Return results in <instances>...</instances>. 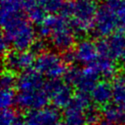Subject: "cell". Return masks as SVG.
I'll return each instance as SVG.
<instances>
[{
  "label": "cell",
  "instance_id": "obj_30",
  "mask_svg": "<svg viewBox=\"0 0 125 125\" xmlns=\"http://www.w3.org/2000/svg\"><path fill=\"white\" fill-rule=\"evenodd\" d=\"M96 125H118V124H116V123H114V122H111V121H109V120H106V119H104V118H102Z\"/></svg>",
  "mask_w": 125,
  "mask_h": 125
},
{
  "label": "cell",
  "instance_id": "obj_14",
  "mask_svg": "<svg viewBox=\"0 0 125 125\" xmlns=\"http://www.w3.org/2000/svg\"><path fill=\"white\" fill-rule=\"evenodd\" d=\"M91 101L96 106H105L112 100V84L106 80L99 81L90 93Z\"/></svg>",
  "mask_w": 125,
  "mask_h": 125
},
{
  "label": "cell",
  "instance_id": "obj_20",
  "mask_svg": "<svg viewBox=\"0 0 125 125\" xmlns=\"http://www.w3.org/2000/svg\"><path fill=\"white\" fill-rule=\"evenodd\" d=\"M26 0H1V14L21 13Z\"/></svg>",
  "mask_w": 125,
  "mask_h": 125
},
{
  "label": "cell",
  "instance_id": "obj_6",
  "mask_svg": "<svg viewBox=\"0 0 125 125\" xmlns=\"http://www.w3.org/2000/svg\"><path fill=\"white\" fill-rule=\"evenodd\" d=\"M90 94L77 92L70 104L63 109L62 119L64 125H88L86 110L91 105Z\"/></svg>",
  "mask_w": 125,
  "mask_h": 125
},
{
  "label": "cell",
  "instance_id": "obj_28",
  "mask_svg": "<svg viewBox=\"0 0 125 125\" xmlns=\"http://www.w3.org/2000/svg\"><path fill=\"white\" fill-rule=\"evenodd\" d=\"M62 60L63 62L66 63V64H72L74 62H76V56H75V53H74V50H68V51H65L62 53Z\"/></svg>",
  "mask_w": 125,
  "mask_h": 125
},
{
  "label": "cell",
  "instance_id": "obj_3",
  "mask_svg": "<svg viewBox=\"0 0 125 125\" xmlns=\"http://www.w3.org/2000/svg\"><path fill=\"white\" fill-rule=\"evenodd\" d=\"M97 11L98 8L92 0H75L65 2L61 12L71 20L70 23L75 35H82L94 29Z\"/></svg>",
  "mask_w": 125,
  "mask_h": 125
},
{
  "label": "cell",
  "instance_id": "obj_35",
  "mask_svg": "<svg viewBox=\"0 0 125 125\" xmlns=\"http://www.w3.org/2000/svg\"><path fill=\"white\" fill-rule=\"evenodd\" d=\"M63 125H64V124H63Z\"/></svg>",
  "mask_w": 125,
  "mask_h": 125
},
{
  "label": "cell",
  "instance_id": "obj_33",
  "mask_svg": "<svg viewBox=\"0 0 125 125\" xmlns=\"http://www.w3.org/2000/svg\"><path fill=\"white\" fill-rule=\"evenodd\" d=\"M124 111H125V109H124ZM124 124H125V118H124Z\"/></svg>",
  "mask_w": 125,
  "mask_h": 125
},
{
  "label": "cell",
  "instance_id": "obj_11",
  "mask_svg": "<svg viewBox=\"0 0 125 125\" xmlns=\"http://www.w3.org/2000/svg\"><path fill=\"white\" fill-rule=\"evenodd\" d=\"M30 125H59L62 115L59 108L55 106H46L44 108L30 111L24 118Z\"/></svg>",
  "mask_w": 125,
  "mask_h": 125
},
{
  "label": "cell",
  "instance_id": "obj_19",
  "mask_svg": "<svg viewBox=\"0 0 125 125\" xmlns=\"http://www.w3.org/2000/svg\"><path fill=\"white\" fill-rule=\"evenodd\" d=\"M102 115H103V118L118 124L122 121L124 122L125 111L122 107H120L115 104H108L107 105L103 107Z\"/></svg>",
  "mask_w": 125,
  "mask_h": 125
},
{
  "label": "cell",
  "instance_id": "obj_34",
  "mask_svg": "<svg viewBox=\"0 0 125 125\" xmlns=\"http://www.w3.org/2000/svg\"><path fill=\"white\" fill-rule=\"evenodd\" d=\"M102 1H106V0H102Z\"/></svg>",
  "mask_w": 125,
  "mask_h": 125
},
{
  "label": "cell",
  "instance_id": "obj_26",
  "mask_svg": "<svg viewBox=\"0 0 125 125\" xmlns=\"http://www.w3.org/2000/svg\"><path fill=\"white\" fill-rule=\"evenodd\" d=\"M101 113L96 105H90L86 110V120L88 125H96L101 120Z\"/></svg>",
  "mask_w": 125,
  "mask_h": 125
},
{
  "label": "cell",
  "instance_id": "obj_4",
  "mask_svg": "<svg viewBox=\"0 0 125 125\" xmlns=\"http://www.w3.org/2000/svg\"><path fill=\"white\" fill-rule=\"evenodd\" d=\"M35 69L50 80H59L63 77L67 66L62 57L57 52L46 51L36 57Z\"/></svg>",
  "mask_w": 125,
  "mask_h": 125
},
{
  "label": "cell",
  "instance_id": "obj_13",
  "mask_svg": "<svg viewBox=\"0 0 125 125\" xmlns=\"http://www.w3.org/2000/svg\"><path fill=\"white\" fill-rule=\"evenodd\" d=\"M74 53L77 62L89 65L99 58L98 44L91 39H81L75 45Z\"/></svg>",
  "mask_w": 125,
  "mask_h": 125
},
{
  "label": "cell",
  "instance_id": "obj_16",
  "mask_svg": "<svg viewBox=\"0 0 125 125\" xmlns=\"http://www.w3.org/2000/svg\"><path fill=\"white\" fill-rule=\"evenodd\" d=\"M91 64L96 68L99 75L102 76L104 78V80L108 81L109 79L116 78L117 68L114 63V61L99 56V58Z\"/></svg>",
  "mask_w": 125,
  "mask_h": 125
},
{
  "label": "cell",
  "instance_id": "obj_24",
  "mask_svg": "<svg viewBox=\"0 0 125 125\" xmlns=\"http://www.w3.org/2000/svg\"><path fill=\"white\" fill-rule=\"evenodd\" d=\"M17 77L14 72L5 69L1 77V87L2 89H14L17 87Z\"/></svg>",
  "mask_w": 125,
  "mask_h": 125
},
{
  "label": "cell",
  "instance_id": "obj_8",
  "mask_svg": "<svg viewBox=\"0 0 125 125\" xmlns=\"http://www.w3.org/2000/svg\"><path fill=\"white\" fill-rule=\"evenodd\" d=\"M97 44L100 57L112 61H122L125 51V33L116 32Z\"/></svg>",
  "mask_w": 125,
  "mask_h": 125
},
{
  "label": "cell",
  "instance_id": "obj_2",
  "mask_svg": "<svg viewBox=\"0 0 125 125\" xmlns=\"http://www.w3.org/2000/svg\"><path fill=\"white\" fill-rule=\"evenodd\" d=\"M3 35L17 51H26L31 48L36 40L33 25L21 14H1Z\"/></svg>",
  "mask_w": 125,
  "mask_h": 125
},
{
  "label": "cell",
  "instance_id": "obj_27",
  "mask_svg": "<svg viewBox=\"0 0 125 125\" xmlns=\"http://www.w3.org/2000/svg\"><path fill=\"white\" fill-rule=\"evenodd\" d=\"M30 51L34 54V55H40L44 52H46V43L44 42V40L40 39V40H35V42L33 43V45L30 48Z\"/></svg>",
  "mask_w": 125,
  "mask_h": 125
},
{
  "label": "cell",
  "instance_id": "obj_12",
  "mask_svg": "<svg viewBox=\"0 0 125 125\" xmlns=\"http://www.w3.org/2000/svg\"><path fill=\"white\" fill-rule=\"evenodd\" d=\"M43 77L44 76L35 68L27 69L19 75L17 79V89L19 92L43 89L46 84Z\"/></svg>",
  "mask_w": 125,
  "mask_h": 125
},
{
  "label": "cell",
  "instance_id": "obj_21",
  "mask_svg": "<svg viewBox=\"0 0 125 125\" xmlns=\"http://www.w3.org/2000/svg\"><path fill=\"white\" fill-rule=\"evenodd\" d=\"M17 95L14 89H1L0 93V106L2 109L11 108L14 104H16Z\"/></svg>",
  "mask_w": 125,
  "mask_h": 125
},
{
  "label": "cell",
  "instance_id": "obj_17",
  "mask_svg": "<svg viewBox=\"0 0 125 125\" xmlns=\"http://www.w3.org/2000/svg\"><path fill=\"white\" fill-rule=\"evenodd\" d=\"M26 19L31 22L40 23L45 18V10L39 4L38 0H26L23 6Z\"/></svg>",
  "mask_w": 125,
  "mask_h": 125
},
{
  "label": "cell",
  "instance_id": "obj_10",
  "mask_svg": "<svg viewBox=\"0 0 125 125\" xmlns=\"http://www.w3.org/2000/svg\"><path fill=\"white\" fill-rule=\"evenodd\" d=\"M35 55L30 51H10L4 56V65L7 70L14 73L23 72L35 64Z\"/></svg>",
  "mask_w": 125,
  "mask_h": 125
},
{
  "label": "cell",
  "instance_id": "obj_9",
  "mask_svg": "<svg viewBox=\"0 0 125 125\" xmlns=\"http://www.w3.org/2000/svg\"><path fill=\"white\" fill-rule=\"evenodd\" d=\"M49 101V95L44 87L43 89L36 91L18 92L16 104L21 110H27L30 112L46 107Z\"/></svg>",
  "mask_w": 125,
  "mask_h": 125
},
{
  "label": "cell",
  "instance_id": "obj_29",
  "mask_svg": "<svg viewBox=\"0 0 125 125\" xmlns=\"http://www.w3.org/2000/svg\"><path fill=\"white\" fill-rule=\"evenodd\" d=\"M10 47H12L11 42L9 41V39H8L6 36L2 35L1 43H0V48H1V52H2L3 56H5L7 53L10 52V51H9V50H10Z\"/></svg>",
  "mask_w": 125,
  "mask_h": 125
},
{
  "label": "cell",
  "instance_id": "obj_32",
  "mask_svg": "<svg viewBox=\"0 0 125 125\" xmlns=\"http://www.w3.org/2000/svg\"><path fill=\"white\" fill-rule=\"evenodd\" d=\"M124 76H125V65H124Z\"/></svg>",
  "mask_w": 125,
  "mask_h": 125
},
{
  "label": "cell",
  "instance_id": "obj_15",
  "mask_svg": "<svg viewBox=\"0 0 125 125\" xmlns=\"http://www.w3.org/2000/svg\"><path fill=\"white\" fill-rule=\"evenodd\" d=\"M99 77L100 75L98 71L92 64L86 65L84 68L81 69L79 79L75 85L77 92L90 94L93 88L95 87V85L99 82L98 81Z\"/></svg>",
  "mask_w": 125,
  "mask_h": 125
},
{
  "label": "cell",
  "instance_id": "obj_25",
  "mask_svg": "<svg viewBox=\"0 0 125 125\" xmlns=\"http://www.w3.org/2000/svg\"><path fill=\"white\" fill-rule=\"evenodd\" d=\"M80 72H81V68L77 67V66H70L67 67L66 72L63 76V81L65 83H67L70 86H74L76 85L79 76H80Z\"/></svg>",
  "mask_w": 125,
  "mask_h": 125
},
{
  "label": "cell",
  "instance_id": "obj_5",
  "mask_svg": "<svg viewBox=\"0 0 125 125\" xmlns=\"http://www.w3.org/2000/svg\"><path fill=\"white\" fill-rule=\"evenodd\" d=\"M118 28L119 20L117 13L108 1H104L98 8L93 30L96 35L106 38L118 32Z\"/></svg>",
  "mask_w": 125,
  "mask_h": 125
},
{
  "label": "cell",
  "instance_id": "obj_7",
  "mask_svg": "<svg viewBox=\"0 0 125 125\" xmlns=\"http://www.w3.org/2000/svg\"><path fill=\"white\" fill-rule=\"evenodd\" d=\"M45 89L49 95L50 101L57 108H65L73 99V92L70 85L64 81L49 80L46 82Z\"/></svg>",
  "mask_w": 125,
  "mask_h": 125
},
{
  "label": "cell",
  "instance_id": "obj_1",
  "mask_svg": "<svg viewBox=\"0 0 125 125\" xmlns=\"http://www.w3.org/2000/svg\"><path fill=\"white\" fill-rule=\"evenodd\" d=\"M38 33L49 38L50 44L60 52L71 50L75 41V32L69 19L63 15H49L38 24Z\"/></svg>",
  "mask_w": 125,
  "mask_h": 125
},
{
  "label": "cell",
  "instance_id": "obj_23",
  "mask_svg": "<svg viewBox=\"0 0 125 125\" xmlns=\"http://www.w3.org/2000/svg\"><path fill=\"white\" fill-rule=\"evenodd\" d=\"M19 117L20 116L17 114V112L12 108L2 109L0 116V125H16Z\"/></svg>",
  "mask_w": 125,
  "mask_h": 125
},
{
  "label": "cell",
  "instance_id": "obj_18",
  "mask_svg": "<svg viewBox=\"0 0 125 125\" xmlns=\"http://www.w3.org/2000/svg\"><path fill=\"white\" fill-rule=\"evenodd\" d=\"M113 104L125 109V76L116 77L112 83Z\"/></svg>",
  "mask_w": 125,
  "mask_h": 125
},
{
  "label": "cell",
  "instance_id": "obj_22",
  "mask_svg": "<svg viewBox=\"0 0 125 125\" xmlns=\"http://www.w3.org/2000/svg\"><path fill=\"white\" fill-rule=\"evenodd\" d=\"M38 2L45 10V12L51 14H55L59 11H62L65 3L64 0H38Z\"/></svg>",
  "mask_w": 125,
  "mask_h": 125
},
{
  "label": "cell",
  "instance_id": "obj_31",
  "mask_svg": "<svg viewBox=\"0 0 125 125\" xmlns=\"http://www.w3.org/2000/svg\"><path fill=\"white\" fill-rule=\"evenodd\" d=\"M122 61L125 62V51H124V55H123V59H122Z\"/></svg>",
  "mask_w": 125,
  "mask_h": 125
}]
</instances>
